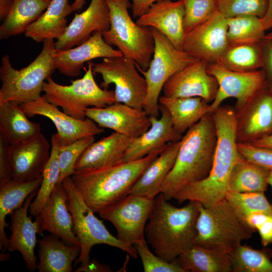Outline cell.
Listing matches in <instances>:
<instances>
[{"label": "cell", "mask_w": 272, "mask_h": 272, "mask_svg": "<svg viewBox=\"0 0 272 272\" xmlns=\"http://www.w3.org/2000/svg\"><path fill=\"white\" fill-rule=\"evenodd\" d=\"M217 143L213 165L205 179L187 184L173 198L179 203L196 201L205 207L212 206L226 198L230 176L240 156L237 148L236 113L234 107L220 106L212 113Z\"/></svg>", "instance_id": "cell-1"}, {"label": "cell", "mask_w": 272, "mask_h": 272, "mask_svg": "<svg viewBox=\"0 0 272 272\" xmlns=\"http://www.w3.org/2000/svg\"><path fill=\"white\" fill-rule=\"evenodd\" d=\"M188 201L177 208L161 193L154 199L145 229V237L155 254L166 261L174 260L193 244L201 203Z\"/></svg>", "instance_id": "cell-2"}, {"label": "cell", "mask_w": 272, "mask_h": 272, "mask_svg": "<svg viewBox=\"0 0 272 272\" xmlns=\"http://www.w3.org/2000/svg\"><path fill=\"white\" fill-rule=\"evenodd\" d=\"M163 149L134 161L77 170L71 177L87 206L94 213H100L129 194L146 168Z\"/></svg>", "instance_id": "cell-3"}, {"label": "cell", "mask_w": 272, "mask_h": 272, "mask_svg": "<svg viewBox=\"0 0 272 272\" xmlns=\"http://www.w3.org/2000/svg\"><path fill=\"white\" fill-rule=\"evenodd\" d=\"M217 143L215 122L212 113L203 116L182 136L173 167L160 191L169 200L184 186L201 180L209 174Z\"/></svg>", "instance_id": "cell-4"}, {"label": "cell", "mask_w": 272, "mask_h": 272, "mask_svg": "<svg viewBox=\"0 0 272 272\" xmlns=\"http://www.w3.org/2000/svg\"><path fill=\"white\" fill-rule=\"evenodd\" d=\"M55 49L53 39L45 40L35 59L20 70L13 67L8 55L3 56L0 67V105L8 101L20 104L28 103L41 96L44 83L56 70L54 63Z\"/></svg>", "instance_id": "cell-5"}, {"label": "cell", "mask_w": 272, "mask_h": 272, "mask_svg": "<svg viewBox=\"0 0 272 272\" xmlns=\"http://www.w3.org/2000/svg\"><path fill=\"white\" fill-rule=\"evenodd\" d=\"M193 244L230 254L255 232L235 213L226 198L205 207L201 204Z\"/></svg>", "instance_id": "cell-6"}, {"label": "cell", "mask_w": 272, "mask_h": 272, "mask_svg": "<svg viewBox=\"0 0 272 272\" xmlns=\"http://www.w3.org/2000/svg\"><path fill=\"white\" fill-rule=\"evenodd\" d=\"M109 10L110 27L102 36L108 44L116 46L123 55L147 70L154 51L151 28L138 25L130 16L129 0H106Z\"/></svg>", "instance_id": "cell-7"}, {"label": "cell", "mask_w": 272, "mask_h": 272, "mask_svg": "<svg viewBox=\"0 0 272 272\" xmlns=\"http://www.w3.org/2000/svg\"><path fill=\"white\" fill-rule=\"evenodd\" d=\"M94 64L88 62L84 76L72 80L70 85L58 84L49 77L43 84V96L50 103L61 107L67 114L80 120L86 118L88 108H102L116 103L114 91L104 89L96 83L93 72Z\"/></svg>", "instance_id": "cell-8"}, {"label": "cell", "mask_w": 272, "mask_h": 272, "mask_svg": "<svg viewBox=\"0 0 272 272\" xmlns=\"http://www.w3.org/2000/svg\"><path fill=\"white\" fill-rule=\"evenodd\" d=\"M68 194L69 209L74 224V230L78 238L81 252L76 264L84 265L91 260L90 251L96 244H105L126 252L133 258L138 254L134 246L127 245L113 236L107 229L102 221L85 202L79 191L73 184L71 176L65 177L61 182Z\"/></svg>", "instance_id": "cell-9"}, {"label": "cell", "mask_w": 272, "mask_h": 272, "mask_svg": "<svg viewBox=\"0 0 272 272\" xmlns=\"http://www.w3.org/2000/svg\"><path fill=\"white\" fill-rule=\"evenodd\" d=\"M150 28L155 47L149 66L147 70H143L136 63L135 65L147 84L143 109L150 116L158 117L159 99L164 84L174 74L197 59L184 50L176 49L162 33Z\"/></svg>", "instance_id": "cell-10"}, {"label": "cell", "mask_w": 272, "mask_h": 272, "mask_svg": "<svg viewBox=\"0 0 272 272\" xmlns=\"http://www.w3.org/2000/svg\"><path fill=\"white\" fill-rule=\"evenodd\" d=\"M138 71L135 62L123 55L103 58L101 62L93 66L94 75L99 74L102 77V88L107 90L110 84L114 85L116 103L143 109L147 84Z\"/></svg>", "instance_id": "cell-11"}, {"label": "cell", "mask_w": 272, "mask_h": 272, "mask_svg": "<svg viewBox=\"0 0 272 272\" xmlns=\"http://www.w3.org/2000/svg\"><path fill=\"white\" fill-rule=\"evenodd\" d=\"M154 202V199L129 194L99 214L113 225L119 240L134 246L146 240L145 229Z\"/></svg>", "instance_id": "cell-12"}, {"label": "cell", "mask_w": 272, "mask_h": 272, "mask_svg": "<svg viewBox=\"0 0 272 272\" xmlns=\"http://www.w3.org/2000/svg\"><path fill=\"white\" fill-rule=\"evenodd\" d=\"M207 71L216 79L219 85L216 96L210 104V113L221 106L226 99L234 98L236 100L234 109L238 114L266 86L262 69L249 72H235L216 63L208 64Z\"/></svg>", "instance_id": "cell-13"}, {"label": "cell", "mask_w": 272, "mask_h": 272, "mask_svg": "<svg viewBox=\"0 0 272 272\" xmlns=\"http://www.w3.org/2000/svg\"><path fill=\"white\" fill-rule=\"evenodd\" d=\"M227 18L218 11L207 21L185 34L183 50L208 64L216 63L229 46Z\"/></svg>", "instance_id": "cell-14"}, {"label": "cell", "mask_w": 272, "mask_h": 272, "mask_svg": "<svg viewBox=\"0 0 272 272\" xmlns=\"http://www.w3.org/2000/svg\"><path fill=\"white\" fill-rule=\"evenodd\" d=\"M208 63L196 59L171 76L164 84V96L199 97L211 103L219 88L216 79L207 71Z\"/></svg>", "instance_id": "cell-15"}, {"label": "cell", "mask_w": 272, "mask_h": 272, "mask_svg": "<svg viewBox=\"0 0 272 272\" xmlns=\"http://www.w3.org/2000/svg\"><path fill=\"white\" fill-rule=\"evenodd\" d=\"M20 106L27 116L38 115L50 119L57 129L60 145H69L81 138L95 136L104 131L103 128L89 118L80 120L61 111L43 96L35 101L20 104Z\"/></svg>", "instance_id": "cell-16"}, {"label": "cell", "mask_w": 272, "mask_h": 272, "mask_svg": "<svg viewBox=\"0 0 272 272\" xmlns=\"http://www.w3.org/2000/svg\"><path fill=\"white\" fill-rule=\"evenodd\" d=\"M237 143H252L272 130V90L267 85L236 114Z\"/></svg>", "instance_id": "cell-17"}, {"label": "cell", "mask_w": 272, "mask_h": 272, "mask_svg": "<svg viewBox=\"0 0 272 272\" xmlns=\"http://www.w3.org/2000/svg\"><path fill=\"white\" fill-rule=\"evenodd\" d=\"M86 115L100 127L109 128L133 138L146 132L151 125L149 115L143 109L122 103L102 108H88Z\"/></svg>", "instance_id": "cell-18"}, {"label": "cell", "mask_w": 272, "mask_h": 272, "mask_svg": "<svg viewBox=\"0 0 272 272\" xmlns=\"http://www.w3.org/2000/svg\"><path fill=\"white\" fill-rule=\"evenodd\" d=\"M37 190L32 192L26 199L23 206L14 210L11 215L10 230L11 234L9 238L7 249L10 252L19 251L22 256L26 267L30 271L37 269V257L34 253L37 243L36 234L42 235L41 222L38 217L33 222L28 211L32 200L36 196Z\"/></svg>", "instance_id": "cell-19"}, {"label": "cell", "mask_w": 272, "mask_h": 272, "mask_svg": "<svg viewBox=\"0 0 272 272\" xmlns=\"http://www.w3.org/2000/svg\"><path fill=\"white\" fill-rule=\"evenodd\" d=\"M110 27V13L106 0H91L84 11L76 14L64 33L55 42L56 49L65 50L87 41L95 32Z\"/></svg>", "instance_id": "cell-20"}, {"label": "cell", "mask_w": 272, "mask_h": 272, "mask_svg": "<svg viewBox=\"0 0 272 272\" xmlns=\"http://www.w3.org/2000/svg\"><path fill=\"white\" fill-rule=\"evenodd\" d=\"M50 151L51 144L41 132L11 145L13 179L29 181L40 177L49 160Z\"/></svg>", "instance_id": "cell-21"}, {"label": "cell", "mask_w": 272, "mask_h": 272, "mask_svg": "<svg viewBox=\"0 0 272 272\" xmlns=\"http://www.w3.org/2000/svg\"><path fill=\"white\" fill-rule=\"evenodd\" d=\"M184 12L183 0H161L153 4L135 22L139 26L155 28L176 49L183 50Z\"/></svg>", "instance_id": "cell-22"}, {"label": "cell", "mask_w": 272, "mask_h": 272, "mask_svg": "<svg viewBox=\"0 0 272 272\" xmlns=\"http://www.w3.org/2000/svg\"><path fill=\"white\" fill-rule=\"evenodd\" d=\"M123 55L119 50L114 49L104 40L102 34L95 32L85 42L70 49H55L54 63L61 74L67 77L79 76L84 63L98 58Z\"/></svg>", "instance_id": "cell-23"}, {"label": "cell", "mask_w": 272, "mask_h": 272, "mask_svg": "<svg viewBox=\"0 0 272 272\" xmlns=\"http://www.w3.org/2000/svg\"><path fill=\"white\" fill-rule=\"evenodd\" d=\"M159 109L160 117L149 116L151 126L141 135L132 138L125 151L123 162L142 159L154 151L163 149L168 143L182 139V134L173 126L168 110L161 104Z\"/></svg>", "instance_id": "cell-24"}, {"label": "cell", "mask_w": 272, "mask_h": 272, "mask_svg": "<svg viewBox=\"0 0 272 272\" xmlns=\"http://www.w3.org/2000/svg\"><path fill=\"white\" fill-rule=\"evenodd\" d=\"M37 217L43 231H46L56 236L69 245L80 246L74 230L68 194L62 183L56 185Z\"/></svg>", "instance_id": "cell-25"}, {"label": "cell", "mask_w": 272, "mask_h": 272, "mask_svg": "<svg viewBox=\"0 0 272 272\" xmlns=\"http://www.w3.org/2000/svg\"><path fill=\"white\" fill-rule=\"evenodd\" d=\"M180 141L168 143L146 168L131 188L133 194L154 200L161 193V185L172 169L181 145Z\"/></svg>", "instance_id": "cell-26"}, {"label": "cell", "mask_w": 272, "mask_h": 272, "mask_svg": "<svg viewBox=\"0 0 272 272\" xmlns=\"http://www.w3.org/2000/svg\"><path fill=\"white\" fill-rule=\"evenodd\" d=\"M133 138L113 132L92 143L77 161L76 171L123 162L125 151Z\"/></svg>", "instance_id": "cell-27"}, {"label": "cell", "mask_w": 272, "mask_h": 272, "mask_svg": "<svg viewBox=\"0 0 272 272\" xmlns=\"http://www.w3.org/2000/svg\"><path fill=\"white\" fill-rule=\"evenodd\" d=\"M39 272H71L72 264L78 258L81 247L71 245L50 234L38 241Z\"/></svg>", "instance_id": "cell-28"}, {"label": "cell", "mask_w": 272, "mask_h": 272, "mask_svg": "<svg viewBox=\"0 0 272 272\" xmlns=\"http://www.w3.org/2000/svg\"><path fill=\"white\" fill-rule=\"evenodd\" d=\"M42 179L41 175L32 180L11 179L0 183V249L2 251L7 249L9 243L5 231L9 226L6 221V217L21 207L32 192L38 190Z\"/></svg>", "instance_id": "cell-29"}, {"label": "cell", "mask_w": 272, "mask_h": 272, "mask_svg": "<svg viewBox=\"0 0 272 272\" xmlns=\"http://www.w3.org/2000/svg\"><path fill=\"white\" fill-rule=\"evenodd\" d=\"M74 11L69 0H51L45 11L25 32L36 42L58 39L67 27V17Z\"/></svg>", "instance_id": "cell-30"}, {"label": "cell", "mask_w": 272, "mask_h": 272, "mask_svg": "<svg viewBox=\"0 0 272 272\" xmlns=\"http://www.w3.org/2000/svg\"><path fill=\"white\" fill-rule=\"evenodd\" d=\"M51 0H12L8 13L0 26V39L25 33L42 14Z\"/></svg>", "instance_id": "cell-31"}, {"label": "cell", "mask_w": 272, "mask_h": 272, "mask_svg": "<svg viewBox=\"0 0 272 272\" xmlns=\"http://www.w3.org/2000/svg\"><path fill=\"white\" fill-rule=\"evenodd\" d=\"M159 102L168 110L174 128L181 134L210 113V103L199 97L170 98L162 96Z\"/></svg>", "instance_id": "cell-32"}, {"label": "cell", "mask_w": 272, "mask_h": 272, "mask_svg": "<svg viewBox=\"0 0 272 272\" xmlns=\"http://www.w3.org/2000/svg\"><path fill=\"white\" fill-rule=\"evenodd\" d=\"M0 132L12 145L37 135L41 127L28 119L20 104L8 101L0 105Z\"/></svg>", "instance_id": "cell-33"}, {"label": "cell", "mask_w": 272, "mask_h": 272, "mask_svg": "<svg viewBox=\"0 0 272 272\" xmlns=\"http://www.w3.org/2000/svg\"><path fill=\"white\" fill-rule=\"evenodd\" d=\"M270 170L247 160L240 154L230 176L229 192H264L268 185Z\"/></svg>", "instance_id": "cell-34"}, {"label": "cell", "mask_w": 272, "mask_h": 272, "mask_svg": "<svg viewBox=\"0 0 272 272\" xmlns=\"http://www.w3.org/2000/svg\"><path fill=\"white\" fill-rule=\"evenodd\" d=\"M175 260L184 272H231L228 254L193 244Z\"/></svg>", "instance_id": "cell-35"}, {"label": "cell", "mask_w": 272, "mask_h": 272, "mask_svg": "<svg viewBox=\"0 0 272 272\" xmlns=\"http://www.w3.org/2000/svg\"><path fill=\"white\" fill-rule=\"evenodd\" d=\"M50 144V155L42 173L41 183L29 209L30 215L34 217L39 215L56 185L59 183L60 168L58 152L60 143L56 133L51 135Z\"/></svg>", "instance_id": "cell-36"}, {"label": "cell", "mask_w": 272, "mask_h": 272, "mask_svg": "<svg viewBox=\"0 0 272 272\" xmlns=\"http://www.w3.org/2000/svg\"><path fill=\"white\" fill-rule=\"evenodd\" d=\"M217 63L229 70L239 72L262 69L263 60L259 43L229 46Z\"/></svg>", "instance_id": "cell-37"}, {"label": "cell", "mask_w": 272, "mask_h": 272, "mask_svg": "<svg viewBox=\"0 0 272 272\" xmlns=\"http://www.w3.org/2000/svg\"><path fill=\"white\" fill-rule=\"evenodd\" d=\"M229 255L232 272H272V252L241 244Z\"/></svg>", "instance_id": "cell-38"}, {"label": "cell", "mask_w": 272, "mask_h": 272, "mask_svg": "<svg viewBox=\"0 0 272 272\" xmlns=\"http://www.w3.org/2000/svg\"><path fill=\"white\" fill-rule=\"evenodd\" d=\"M229 46L258 43L265 35L261 19L245 15L227 18Z\"/></svg>", "instance_id": "cell-39"}, {"label": "cell", "mask_w": 272, "mask_h": 272, "mask_svg": "<svg viewBox=\"0 0 272 272\" xmlns=\"http://www.w3.org/2000/svg\"><path fill=\"white\" fill-rule=\"evenodd\" d=\"M225 198L236 215L244 222L248 215L254 212H262L272 215L271 205L264 192H228Z\"/></svg>", "instance_id": "cell-40"}, {"label": "cell", "mask_w": 272, "mask_h": 272, "mask_svg": "<svg viewBox=\"0 0 272 272\" xmlns=\"http://www.w3.org/2000/svg\"><path fill=\"white\" fill-rule=\"evenodd\" d=\"M218 11L226 18L251 15L262 19L268 7V0H217Z\"/></svg>", "instance_id": "cell-41"}, {"label": "cell", "mask_w": 272, "mask_h": 272, "mask_svg": "<svg viewBox=\"0 0 272 272\" xmlns=\"http://www.w3.org/2000/svg\"><path fill=\"white\" fill-rule=\"evenodd\" d=\"M94 142V136L81 138L69 145H60L58 160L60 168L59 183L64 178L71 176L76 170L75 164L85 150Z\"/></svg>", "instance_id": "cell-42"}, {"label": "cell", "mask_w": 272, "mask_h": 272, "mask_svg": "<svg viewBox=\"0 0 272 272\" xmlns=\"http://www.w3.org/2000/svg\"><path fill=\"white\" fill-rule=\"evenodd\" d=\"M185 34L208 20L218 11L217 0H183Z\"/></svg>", "instance_id": "cell-43"}, {"label": "cell", "mask_w": 272, "mask_h": 272, "mask_svg": "<svg viewBox=\"0 0 272 272\" xmlns=\"http://www.w3.org/2000/svg\"><path fill=\"white\" fill-rule=\"evenodd\" d=\"M140 256L145 272H184L175 259L168 262L153 254L146 240L134 245Z\"/></svg>", "instance_id": "cell-44"}, {"label": "cell", "mask_w": 272, "mask_h": 272, "mask_svg": "<svg viewBox=\"0 0 272 272\" xmlns=\"http://www.w3.org/2000/svg\"><path fill=\"white\" fill-rule=\"evenodd\" d=\"M244 222L255 232L257 231L264 247L272 243V215L256 212L248 215Z\"/></svg>", "instance_id": "cell-45"}, {"label": "cell", "mask_w": 272, "mask_h": 272, "mask_svg": "<svg viewBox=\"0 0 272 272\" xmlns=\"http://www.w3.org/2000/svg\"><path fill=\"white\" fill-rule=\"evenodd\" d=\"M239 153L246 159L268 169H272V149L249 143H237Z\"/></svg>", "instance_id": "cell-46"}, {"label": "cell", "mask_w": 272, "mask_h": 272, "mask_svg": "<svg viewBox=\"0 0 272 272\" xmlns=\"http://www.w3.org/2000/svg\"><path fill=\"white\" fill-rule=\"evenodd\" d=\"M10 144L0 132V183L13 179Z\"/></svg>", "instance_id": "cell-47"}, {"label": "cell", "mask_w": 272, "mask_h": 272, "mask_svg": "<svg viewBox=\"0 0 272 272\" xmlns=\"http://www.w3.org/2000/svg\"><path fill=\"white\" fill-rule=\"evenodd\" d=\"M259 44L263 57L262 69L265 74L266 85L272 90V30L265 34Z\"/></svg>", "instance_id": "cell-48"}, {"label": "cell", "mask_w": 272, "mask_h": 272, "mask_svg": "<svg viewBox=\"0 0 272 272\" xmlns=\"http://www.w3.org/2000/svg\"><path fill=\"white\" fill-rule=\"evenodd\" d=\"M161 0H132L131 5L132 15L134 18H139L145 14L151 6Z\"/></svg>", "instance_id": "cell-49"}, {"label": "cell", "mask_w": 272, "mask_h": 272, "mask_svg": "<svg viewBox=\"0 0 272 272\" xmlns=\"http://www.w3.org/2000/svg\"><path fill=\"white\" fill-rule=\"evenodd\" d=\"M112 271L109 265L100 263L95 259L91 260L88 264L81 265L75 270L76 272H109Z\"/></svg>", "instance_id": "cell-50"}, {"label": "cell", "mask_w": 272, "mask_h": 272, "mask_svg": "<svg viewBox=\"0 0 272 272\" xmlns=\"http://www.w3.org/2000/svg\"><path fill=\"white\" fill-rule=\"evenodd\" d=\"M268 2L267 12L265 16L261 19L265 31L272 29V0H268Z\"/></svg>", "instance_id": "cell-51"}, {"label": "cell", "mask_w": 272, "mask_h": 272, "mask_svg": "<svg viewBox=\"0 0 272 272\" xmlns=\"http://www.w3.org/2000/svg\"><path fill=\"white\" fill-rule=\"evenodd\" d=\"M250 144L257 147L272 149V133Z\"/></svg>", "instance_id": "cell-52"}, {"label": "cell", "mask_w": 272, "mask_h": 272, "mask_svg": "<svg viewBox=\"0 0 272 272\" xmlns=\"http://www.w3.org/2000/svg\"><path fill=\"white\" fill-rule=\"evenodd\" d=\"M85 3V0H75L72 5L74 11L80 10Z\"/></svg>", "instance_id": "cell-53"}, {"label": "cell", "mask_w": 272, "mask_h": 272, "mask_svg": "<svg viewBox=\"0 0 272 272\" xmlns=\"http://www.w3.org/2000/svg\"><path fill=\"white\" fill-rule=\"evenodd\" d=\"M268 184H269L272 188V169H270V172H269V176L268 178ZM271 205L272 207V203Z\"/></svg>", "instance_id": "cell-54"}, {"label": "cell", "mask_w": 272, "mask_h": 272, "mask_svg": "<svg viewBox=\"0 0 272 272\" xmlns=\"http://www.w3.org/2000/svg\"><path fill=\"white\" fill-rule=\"evenodd\" d=\"M4 257L3 256H1L0 257L1 261H6V260H7L9 258L10 255L9 254V253H7L6 254H4Z\"/></svg>", "instance_id": "cell-55"}, {"label": "cell", "mask_w": 272, "mask_h": 272, "mask_svg": "<svg viewBox=\"0 0 272 272\" xmlns=\"http://www.w3.org/2000/svg\"><path fill=\"white\" fill-rule=\"evenodd\" d=\"M271 133H272V130H271Z\"/></svg>", "instance_id": "cell-56"}]
</instances>
